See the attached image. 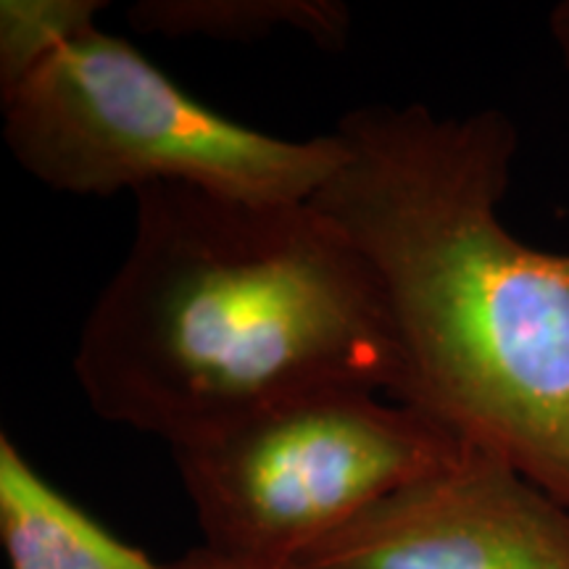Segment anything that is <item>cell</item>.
<instances>
[{
    "label": "cell",
    "mask_w": 569,
    "mask_h": 569,
    "mask_svg": "<svg viewBox=\"0 0 569 569\" xmlns=\"http://www.w3.org/2000/svg\"><path fill=\"white\" fill-rule=\"evenodd\" d=\"M311 203L359 248L407 367L398 403L569 509V253L503 224L519 134L503 111L365 106Z\"/></svg>",
    "instance_id": "1"
},
{
    "label": "cell",
    "mask_w": 569,
    "mask_h": 569,
    "mask_svg": "<svg viewBox=\"0 0 569 569\" xmlns=\"http://www.w3.org/2000/svg\"><path fill=\"white\" fill-rule=\"evenodd\" d=\"M74 377L98 417L169 448L306 393L407 388L377 277L315 203L193 184L134 193L130 251L84 319Z\"/></svg>",
    "instance_id": "2"
},
{
    "label": "cell",
    "mask_w": 569,
    "mask_h": 569,
    "mask_svg": "<svg viewBox=\"0 0 569 569\" xmlns=\"http://www.w3.org/2000/svg\"><path fill=\"white\" fill-rule=\"evenodd\" d=\"M0 101L11 156L61 193L193 184L246 201L301 203L343 161L336 132L288 140L234 122L101 27L0 90Z\"/></svg>",
    "instance_id": "3"
},
{
    "label": "cell",
    "mask_w": 569,
    "mask_h": 569,
    "mask_svg": "<svg viewBox=\"0 0 569 569\" xmlns=\"http://www.w3.org/2000/svg\"><path fill=\"white\" fill-rule=\"evenodd\" d=\"M467 448L425 411L332 388L174 446L172 457L203 536L198 549L234 567L282 569Z\"/></svg>",
    "instance_id": "4"
},
{
    "label": "cell",
    "mask_w": 569,
    "mask_h": 569,
    "mask_svg": "<svg viewBox=\"0 0 569 569\" xmlns=\"http://www.w3.org/2000/svg\"><path fill=\"white\" fill-rule=\"evenodd\" d=\"M296 569H569V509L467 448L325 538Z\"/></svg>",
    "instance_id": "5"
},
{
    "label": "cell",
    "mask_w": 569,
    "mask_h": 569,
    "mask_svg": "<svg viewBox=\"0 0 569 569\" xmlns=\"http://www.w3.org/2000/svg\"><path fill=\"white\" fill-rule=\"evenodd\" d=\"M0 543L9 569H180L101 528L0 436Z\"/></svg>",
    "instance_id": "6"
},
{
    "label": "cell",
    "mask_w": 569,
    "mask_h": 569,
    "mask_svg": "<svg viewBox=\"0 0 569 569\" xmlns=\"http://www.w3.org/2000/svg\"><path fill=\"white\" fill-rule=\"evenodd\" d=\"M127 17L134 30L169 38L253 40L293 27L325 48H343L351 27L346 6L332 0H142Z\"/></svg>",
    "instance_id": "7"
},
{
    "label": "cell",
    "mask_w": 569,
    "mask_h": 569,
    "mask_svg": "<svg viewBox=\"0 0 569 569\" xmlns=\"http://www.w3.org/2000/svg\"><path fill=\"white\" fill-rule=\"evenodd\" d=\"M101 0H3L0 3V90L92 30Z\"/></svg>",
    "instance_id": "8"
},
{
    "label": "cell",
    "mask_w": 569,
    "mask_h": 569,
    "mask_svg": "<svg viewBox=\"0 0 569 569\" xmlns=\"http://www.w3.org/2000/svg\"><path fill=\"white\" fill-rule=\"evenodd\" d=\"M549 27H551V38L557 42L561 59L569 67V0H561L559 6H553L551 17H549Z\"/></svg>",
    "instance_id": "9"
},
{
    "label": "cell",
    "mask_w": 569,
    "mask_h": 569,
    "mask_svg": "<svg viewBox=\"0 0 569 569\" xmlns=\"http://www.w3.org/2000/svg\"><path fill=\"white\" fill-rule=\"evenodd\" d=\"M180 569H251V567H234V565H227V561H219L217 557H211V553H206L203 549H196L190 553H184L182 559L174 561ZM282 569H296V567H282Z\"/></svg>",
    "instance_id": "10"
}]
</instances>
